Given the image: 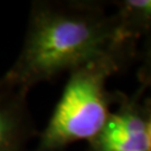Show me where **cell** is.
<instances>
[{
	"label": "cell",
	"mask_w": 151,
	"mask_h": 151,
	"mask_svg": "<svg viewBox=\"0 0 151 151\" xmlns=\"http://www.w3.org/2000/svg\"><path fill=\"white\" fill-rule=\"evenodd\" d=\"M124 37L118 14L84 2H32L20 53L2 80L14 88L32 86L121 49Z\"/></svg>",
	"instance_id": "1"
},
{
	"label": "cell",
	"mask_w": 151,
	"mask_h": 151,
	"mask_svg": "<svg viewBox=\"0 0 151 151\" xmlns=\"http://www.w3.org/2000/svg\"><path fill=\"white\" fill-rule=\"evenodd\" d=\"M120 49L99 56L70 72L68 81L32 151H62L92 141L110 116L106 80L119 68Z\"/></svg>",
	"instance_id": "2"
},
{
	"label": "cell",
	"mask_w": 151,
	"mask_h": 151,
	"mask_svg": "<svg viewBox=\"0 0 151 151\" xmlns=\"http://www.w3.org/2000/svg\"><path fill=\"white\" fill-rule=\"evenodd\" d=\"M146 121L131 106L111 113L101 132L88 142V151H150Z\"/></svg>",
	"instance_id": "3"
},
{
	"label": "cell",
	"mask_w": 151,
	"mask_h": 151,
	"mask_svg": "<svg viewBox=\"0 0 151 151\" xmlns=\"http://www.w3.org/2000/svg\"><path fill=\"white\" fill-rule=\"evenodd\" d=\"M28 92L12 88L0 100V151H28L30 141L38 137Z\"/></svg>",
	"instance_id": "4"
},
{
	"label": "cell",
	"mask_w": 151,
	"mask_h": 151,
	"mask_svg": "<svg viewBox=\"0 0 151 151\" xmlns=\"http://www.w3.org/2000/svg\"><path fill=\"white\" fill-rule=\"evenodd\" d=\"M124 37L151 27V0H125L118 12Z\"/></svg>",
	"instance_id": "5"
},
{
	"label": "cell",
	"mask_w": 151,
	"mask_h": 151,
	"mask_svg": "<svg viewBox=\"0 0 151 151\" xmlns=\"http://www.w3.org/2000/svg\"><path fill=\"white\" fill-rule=\"evenodd\" d=\"M12 88H14V87L9 86V85L2 80V77H1V78H0V100L5 96L8 92H10Z\"/></svg>",
	"instance_id": "6"
},
{
	"label": "cell",
	"mask_w": 151,
	"mask_h": 151,
	"mask_svg": "<svg viewBox=\"0 0 151 151\" xmlns=\"http://www.w3.org/2000/svg\"><path fill=\"white\" fill-rule=\"evenodd\" d=\"M147 135H148V142H149V150L151 151V114L147 119Z\"/></svg>",
	"instance_id": "7"
},
{
	"label": "cell",
	"mask_w": 151,
	"mask_h": 151,
	"mask_svg": "<svg viewBox=\"0 0 151 151\" xmlns=\"http://www.w3.org/2000/svg\"><path fill=\"white\" fill-rule=\"evenodd\" d=\"M147 76L151 82V50L148 56V60H147Z\"/></svg>",
	"instance_id": "8"
}]
</instances>
